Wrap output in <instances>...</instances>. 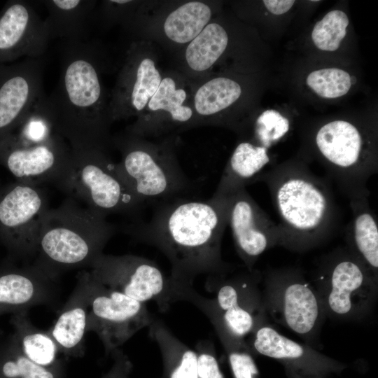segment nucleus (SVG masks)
I'll list each match as a JSON object with an SVG mask.
<instances>
[{"label": "nucleus", "mask_w": 378, "mask_h": 378, "mask_svg": "<svg viewBox=\"0 0 378 378\" xmlns=\"http://www.w3.org/2000/svg\"><path fill=\"white\" fill-rule=\"evenodd\" d=\"M230 202L231 195L214 194L206 200L178 197L161 202L148 221L135 220L125 232L165 255L173 283L193 286L200 275H223L235 267L221 254Z\"/></svg>", "instance_id": "1"}, {"label": "nucleus", "mask_w": 378, "mask_h": 378, "mask_svg": "<svg viewBox=\"0 0 378 378\" xmlns=\"http://www.w3.org/2000/svg\"><path fill=\"white\" fill-rule=\"evenodd\" d=\"M64 42L60 76L46 98L54 130L72 150H107L113 122L102 79V57L87 41Z\"/></svg>", "instance_id": "2"}, {"label": "nucleus", "mask_w": 378, "mask_h": 378, "mask_svg": "<svg viewBox=\"0 0 378 378\" xmlns=\"http://www.w3.org/2000/svg\"><path fill=\"white\" fill-rule=\"evenodd\" d=\"M264 183L277 213L279 246L304 253L328 240L338 224L330 180L305 164L290 161L266 170L253 181Z\"/></svg>", "instance_id": "3"}, {"label": "nucleus", "mask_w": 378, "mask_h": 378, "mask_svg": "<svg viewBox=\"0 0 378 378\" xmlns=\"http://www.w3.org/2000/svg\"><path fill=\"white\" fill-rule=\"evenodd\" d=\"M114 232L106 216L68 197L44 216L35 265L54 276L63 270L89 268Z\"/></svg>", "instance_id": "4"}, {"label": "nucleus", "mask_w": 378, "mask_h": 378, "mask_svg": "<svg viewBox=\"0 0 378 378\" xmlns=\"http://www.w3.org/2000/svg\"><path fill=\"white\" fill-rule=\"evenodd\" d=\"M177 135L157 141L127 132L111 139L120 154L116 169L136 197L147 202H164L184 197L195 187L177 158Z\"/></svg>", "instance_id": "5"}, {"label": "nucleus", "mask_w": 378, "mask_h": 378, "mask_svg": "<svg viewBox=\"0 0 378 378\" xmlns=\"http://www.w3.org/2000/svg\"><path fill=\"white\" fill-rule=\"evenodd\" d=\"M56 186L68 197L106 216L133 214L144 205L118 174L107 150L71 149L67 169Z\"/></svg>", "instance_id": "6"}, {"label": "nucleus", "mask_w": 378, "mask_h": 378, "mask_svg": "<svg viewBox=\"0 0 378 378\" xmlns=\"http://www.w3.org/2000/svg\"><path fill=\"white\" fill-rule=\"evenodd\" d=\"M378 279L347 248L323 256L314 279L326 317L354 321L365 317L377 296Z\"/></svg>", "instance_id": "7"}, {"label": "nucleus", "mask_w": 378, "mask_h": 378, "mask_svg": "<svg viewBox=\"0 0 378 378\" xmlns=\"http://www.w3.org/2000/svg\"><path fill=\"white\" fill-rule=\"evenodd\" d=\"M262 276V300L267 317L314 346L326 317L314 285L296 267L270 269Z\"/></svg>", "instance_id": "8"}, {"label": "nucleus", "mask_w": 378, "mask_h": 378, "mask_svg": "<svg viewBox=\"0 0 378 378\" xmlns=\"http://www.w3.org/2000/svg\"><path fill=\"white\" fill-rule=\"evenodd\" d=\"M314 143L328 178L340 191L349 200L369 197L367 184L377 173V164L356 126L346 120L329 122L317 131Z\"/></svg>", "instance_id": "9"}, {"label": "nucleus", "mask_w": 378, "mask_h": 378, "mask_svg": "<svg viewBox=\"0 0 378 378\" xmlns=\"http://www.w3.org/2000/svg\"><path fill=\"white\" fill-rule=\"evenodd\" d=\"M214 3L204 0L144 1L122 27L135 36L178 52L214 18Z\"/></svg>", "instance_id": "10"}, {"label": "nucleus", "mask_w": 378, "mask_h": 378, "mask_svg": "<svg viewBox=\"0 0 378 378\" xmlns=\"http://www.w3.org/2000/svg\"><path fill=\"white\" fill-rule=\"evenodd\" d=\"M89 271L106 288L144 304L153 301L160 312H167L174 303L169 276L146 258L102 253L92 262Z\"/></svg>", "instance_id": "11"}, {"label": "nucleus", "mask_w": 378, "mask_h": 378, "mask_svg": "<svg viewBox=\"0 0 378 378\" xmlns=\"http://www.w3.org/2000/svg\"><path fill=\"white\" fill-rule=\"evenodd\" d=\"M262 272L256 269L236 267L228 273L207 276L205 287L228 328L247 338L258 327L268 322L262 295Z\"/></svg>", "instance_id": "12"}, {"label": "nucleus", "mask_w": 378, "mask_h": 378, "mask_svg": "<svg viewBox=\"0 0 378 378\" xmlns=\"http://www.w3.org/2000/svg\"><path fill=\"white\" fill-rule=\"evenodd\" d=\"M88 271L87 332H95L106 356L120 349L154 318L146 304L104 286Z\"/></svg>", "instance_id": "13"}, {"label": "nucleus", "mask_w": 378, "mask_h": 378, "mask_svg": "<svg viewBox=\"0 0 378 378\" xmlns=\"http://www.w3.org/2000/svg\"><path fill=\"white\" fill-rule=\"evenodd\" d=\"M162 73L155 44L145 39L133 40L110 94L112 122L136 118L158 90Z\"/></svg>", "instance_id": "14"}, {"label": "nucleus", "mask_w": 378, "mask_h": 378, "mask_svg": "<svg viewBox=\"0 0 378 378\" xmlns=\"http://www.w3.org/2000/svg\"><path fill=\"white\" fill-rule=\"evenodd\" d=\"M192 127H195L192 83L172 69L163 71L158 90L125 132L158 139Z\"/></svg>", "instance_id": "15"}, {"label": "nucleus", "mask_w": 378, "mask_h": 378, "mask_svg": "<svg viewBox=\"0 0 378 378\" xmlns=\"http://www.w3.org/2000/svg\"><path fill=\"white\" fill-rule=\"evenodd\" d=\"M48 210L46 195L38 186L18 182L0 196V238L13 257L36 255Z\"/></svg>", "instance_id": "16"}, {"label": "nucleus", "mask_w": 378, "mask_h": 378, "mask_svg": "<svg viewBox=\"0 0 378 378\" xmlns=\"http://www.w3.org/2000/svg\"><path fill=\"white\" fill-rule=\"evenodd\" d=\"M71 158L69 144L57 133L40 142H27L13 134L0 141V164L18 182L38 186L57 185L67 169Z\"/></svg>", "instance_id": "17"}, {"label": "nucleus", "mask_w": 378, "mask_h": 378, "mask_svg": "<svg viewBox=\"0 0 378 378\" xmlns=\"http://www.w3.org/2000/svg\"><path fill=\"white\" fill-rule=\"evenodd\" d=\"M253 354L279 361L288 378H329L347 365L307 344L297 342L278 332L268 322L245 339Z\"/></svg>", "instance_id": "18"}, {"label": "nucleus", "mask_w": 378, "mask_h": 378, "mask_svg": "<svg viewBox=\"0 0 378 378\" xmlns=\"http://www.w3.org/2000/svg\"><path fill=\"white\" fill-rule=\"evenodd\" d=\"M44 57L0 64V141L13 133L44 93Z\"/></svg>", "instance_id": "19"}, {"label": "nucleus", "mask_w": 378, "mask_h": 378, "mask_svg": "<svg viewBox=\"0 0 378 378\" xmlns=\"http://www.w3.org/2000/svg\"><path fill=\"white\" fill-rule=\"evenodd\" d=\"M227 225H230L239 257L249 271L260 256L279 246L277 224L241 187L231 195Z\"/></svg>", "instance_id": "20"}, {"label": "nucleus", "mask_w": 378, "mask_h": 378, "mask_svg": "<svg viewBox=\"0 0 378 378\" xmlns=\"http://www.w3.org/2000/svg\"><path fill=\"white\" fill-rule=\"evenodd\" d=\"M50 41L44 22L31 2L7 1L0 10V64L43 57Z\"/></svg>", "instance_id": "21"}, {"label": "nucleus", "mask_w": 378, "mask_h": 378, "mask_svg": "<svg viewBox=\"0 0 378 378\" xmlns=\"http://www.w3.org/2000/svg\"><path fill=\"white\" fill-rule=\"evenodd\" d=\"M55 276L36 265L0 267V316L27 312L47 303L53 296Z\"/></svg>", "instance_id": "22"}, {"label": "nucleus", "mask_w": 378, "mask_h": 378, "mask_svg": "<svg viewBox=\"0 0 378 378\" xmlns=\"http://www.w3.org/2000/svg\"><path fill=\"white\" fill-rule=\"evenodd\" d=\"M177 301L193 304L208 318L225 351L234 378H259L254 354L248 344L228 328L210 298L200 294L193 286L187 285L178 289Z\"/></svg>", "instance_id": "23"}, {"label": "nucleus", "mask_w": 378, "mask_h": 378, "mask_svg": "<svg viewBox=\"0 0 378 378\" xmlns=\"http://www.w3.org/2000/svg\"><path fill=\"white\" fill-rule=\"evenodd\" d=\"M88 271L78 275L76 287L48 332L56 342L59 353L66 356L82 357L87 332L89 307Z\"/></svg>", "instance_id": "24"}, {"label": "nucleus", "mask_w": 378, "mask_h": 378, "mask_svg": "<svg viewBox=\"0 0 378 378\" xmlns=\"http://www.w3.org/2000/svg\"><path fill=\"white\" fill-rule=\"evenodd\" d=\"M242 93L241 84L225 76L211 75L192 84L195 127L219 125L225 112Z\"/></svg>", "instance_id": "25"}, {"label": "nucleus", "mask_w": 378, "mask_h": 378, "mask_svg": "<svg viewBox=\"0 0 378 378\" xmlns=\"http://www.w3.org/2000/svg\"><path fill=\"white\" fill-rule=\"evenodd\" d=\"M351 218L346 227L347 248L378 279V223L369 197L349 200Z\"/></svg>", "instance_id": "26"}, {"label": "nucleus", "mask_w": 378, "mask_h": 378, "mask_svg": "<svg viewBox=\"0 0 378 378\" xmlns=\"http://www.w3.org/2000/svg\"><path fill=\"white\" fill-rule=\"evenodd\" d=\"M41 2L48 11L44 22L50 40L59 38L69 42L85 41L97 1L46 0Z\"/></svg>", "instance_id": "27"}, {"label": "nucleus", "mask_w": 378, "mask_h": 378, "mask_svg": "<svg viewBox=\"0 0 378 378\" xmlns=\"http://www.w3.org/2000/svg\"><path fill=\"white\" fill-rule=\"evenodd\" d=\"M149 337L157 344L162 360L160 378H198L195 350L180 340L160 319H153L148 327Z\"/></svg>", "instance_id": "28"}, {"label": "nucleus", "mask_w": 378, "mask_h": 378, "mask_svg": "<svg viewBox=\"0 0 378 378\" xmlns=\"http://www.w3.org/2000/svg\"><path fill=\"white\" fill-rule=\"evenodd\" d=\"M10 323L23 354L38 365L50 368L62 364L57 359L59 348L48 332L32 325L27 312L12 314Z\"/></svg>", "instance_id": "29"}, {"label": "nucleus", "mask_w": 378, "mask_h": 378, "mask_svg": "<svg viewBox=\"0 0 378 378\" xmlns=\"http://www.w3.org/2000/svg\"><path fill=\"white\" fill-rule=\"evenodd\" d=\"M0 378H64L63 365L46 368L33 363L11 333L0 343Z\"/></svg>", "instance_id": "30"}, {"label": "nucleus", "mask_w": 378, "mask_h": 378, "mask_svg": "<svg viewBox=\"0 0 378 378\" xmlns=\"http://www.w3.org/2000/svg\"><path fill=\"white\" fill-rule=\"evenodd\" d=\"M290 121L275 110H266L255 120L251 139L253 145L267 150L277 144L290 130Z\"/></svg>", "instance_id": "31"}, {"label": "nucleus", "mask_w": 378, "mask_h": 378, "mask_svg": "<svg viewBox=\"0 0 378 378\" xmlns=\"http://www.w3.org/2000/svg\"><path fill=\"white\" fill-rule=\"evenodd\" d=\"M349 19L345 13L334 10L328 13L314 26L312 38L320 50L335 51L346 34Z\"/></svg>", "instance_id": "32"}, {"label": "nucleus", "mask_w": 378, "mask_h": 378, "mask_svg": "<svg viewBox=\"0 0 378 378\" xmlns=\"http://www.w3.org/2000/svg\"><path fill=\"white\" fill-rule=\"evenodd\" d=\"M307 84L320 97L332 99L349 92L351 79L350 75L342 69L328 68L310 73L307 78Z\"/></svg>", "instance_id": "33"}, {"label": "nucleus", "mask_w": 378, "mask_h": 378, "mask_svg": "<svg viewBox=\"0 0 378 378\" xmlns=\"http://www.w3.org/2000/svg\"><path fill=\"white\" fill-rule=\"evenodd\" d=\"M141 1L108 0L102 1L94 8L92 21L103 27L116 24L122 27L131 19Z\"/></svg>", "instance_id": "34"}, {"label": "nucleus", "mask_w": 378, "mask_h": 378, "mask_svg": "<svg viewBox=\"0 0 378 378\" xmlns=\"http://www.w3.org/2000/svg\"><path fill=\"white\" fill-rule=\"evenodd\" d=\"M195 350L198 360V378H225L211 340L198 341Z\"/></svg>", "instance_id": "35"}, {"label": "nucleus", "mask_w": 378, "mask_h": 378, "mask_svg": "<svg viewBox=\"0 0 378 378\" xmlns=\"http://www.w3.org/2000/svg\"><path fill=\"white\" fill-rule=\"evenodd\" d=\"M111 356L112 365L101 378H130L133 364L128 356L120 348L115 350Z\"/></svg>", "instance_id": "36"}, {"label": "nucleus", "mask_w": 378, "mask_h": 378, "mask_svg": "<svg viewBox=\"0 0 378 378\" xmlns=\"http://www.w3.org/2000/svg\"><path fill=\"white\" fill-rule=\"evenodd\" d=\"M295 1L291 0H264L266 8L272 14L281 15L288 11Z\"/></svg>", "instance_id": "37"}]
</instances>
